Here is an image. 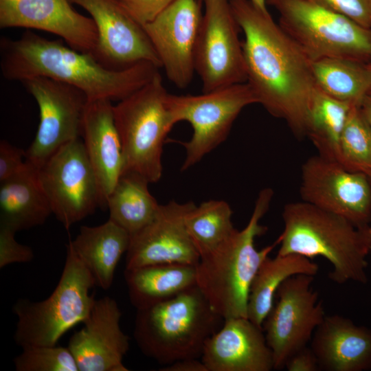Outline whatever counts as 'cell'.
<instances>
[{"label":"cell","instance_id":"13","mask_svg":"<svg viewBox=\"0 0 371 371\" xmlns=\"http://www.w3.org/2000/svg\"><path fill=\"white\" fill-rule=\"evenodd\" d=\"M22 82L39 109L38 129L25 158L38 168L63 146L82 137L89 98L80 89L49 78Z\"/></svg>","mask_w":371,"mask_h":371},{"label":"cell","instance_id":"36","mask_svg":"<svg viewBox=\"0 0 371 371\" xmlns=\"http://www.w3.org/2000/svg\"><path fill=\"white\" fill-rule=\"evenodd\" d=\"M139 24L144 25L157 17L175 0H119Z\"/></svg>","mask_w":371,"mask_h":371},{"label":"cell","instance_id":"42","mask_svg":"<svg viewBox=\"0 0 371 371\" xmlns=\"http://www.w3.org/2000/svg\"><path fill=\"white\" fill-rule=\"evenodd\" d=\"M367 65H368V69H369V70H370V74H371V63H368ZM370 93H371V89H370Z\"/></svg>","mask_w":371,"mask_h":371},{"label":"cell","instance_id":"33","mask_svg":"<svg viewBox=\"0 0 371 371\" xmlns=\"http://www.w3.org/2000/svg\"><path fill=\"white\" fill-rule=\"evenodd\" d=\"M356 23L371 29V0H313Z\"/></svg>","mask_w":371,"mask_h":371},{"label":"cell","instance_id":"43","mask_svg":"<svg viewBox=\"0 0 371 371\" xmlns=\"http://www.w3.org/2000/svg\"><path fill=\"white\" fill-rule=\"evenodd\" d=\"M367 176H368V180H369V181H370V186H371V174L368 175Z\"/></svg>","mask_w":371,"mask_h":371},{"label":"cell","instance_id":"25","mask_svg":"<svg viewBox=\"0 0 371 371\" xmlns=\"http://www.w3.org/2000/svg\"><path fill=\"white\" fill-rule=\"evenodd\" d=\"M196 265L159 263L125 269L131 303L136 309L170 299L196 284Z\"/></svg>","mask_w":371,"mask_h":371},{"label":"cell","instance_id":"30","mask_svg":"<svg viewBox=\"0 0 371 371\" xmlns=\"http://www.w3.org/2000/svg\"><path fill=\"white\" fill-rule=\"evenodd\" d=\"M232 210L223 200H210L194 205L186 217L188 234L200 257L214 251L235 231Z\"/></svg>","mask_w":371,"mask_h":371},{"label":"cell","instance_id":"8","mask_svg":"<svg viewBox=\"0 0 371 371\" xmlns=\"http://www.w3.org/2000/svg\"><path fill=\"white\" fill-rule=\"evenodd\" d=\"M279 25L312 60L340 58L371 63V29L313 0H267Z\"/></svg>","mask_w":371,"mask_h":371},{"label":"cell","instance_id":"12","mask_svg":"<svg viewBox=\"0 0 371 371\" xmlns=\"http://www.w3.org/2000/svg\"><path fill=\"white\" fill-rule=\"evenodd\" d=\"M204 11L198 34L195 72L208 92L246 82L240 30L230 0H203Z\"/></svg>","mask_w":371,"mask_h":371},{"label":"cell","instance_id":"14","mask_svg":"<svg viewBox=\"0 0 371 371\" xmlns=\"http://www.w3.org/2000/svg\"><path fill=\"white\" fill-rule=\"evenodd\" d=\"M301 200L339 215L358 228L371 223V186L368 176L350 171L319 155L301 169Z\"/></svg>","mask_w":371,"mask_h":371},{"label":"cell","instance_id":"11","mask_svg":"<svg viewBox=\"0 0 371 371\" xmlns=\"http://www.w3.org/2000/svg\"><path fill=\"white\" fill-rule=\"evenodd\" d=\"M313 276L298 274L278 288L262 330L271 350L275 370L284 368L287 360L311 342L326 315L319 295L312 287Z\"/></svg>","mask_w":371,"mask_h":371},{"label":"cell","instance_id":"23","mask_svg":"<svg viewBox=\"0 0 371 371\" xmlns=\"http://www.w3.org/2000/svg\"><path fill=\"white\" fill-rule=\"evenodd\" d=\"M130 242V234L109 218L100 225L82 226L69 245L91 272L95 286L106 290L113 284L116 267Z\"/></svg>","mask_w":371,"mask_h":371},{"label":"cell","instance_id":"16","mask_svg":"<svg viewBox=\"0 0 371 371\" xmlns=\"http://www.w3.org/2000/svg\"><path fill=\"white\" fill-rule=\"evenodd\" d=\"M87 10L98 34L95 58L111 69L147 62L161 68L158 56L143 26L119 0H69Z\"/></svg>","mask_w":371,"mask_h":371},{"label":"cell","instance_id":"32","mask_svg":"<svg viewBox=\"0 0 371 371\" xmlns=\"http://www.w3.org/2000/svg\"><path fill=\"white\" fill-rule=\"evenodd\" d=\"M22 349L14 359L16 371H78L68 347L37 346Z\"/></svg>","mask_w":371,"mask_h":371},{"label":"cell","instance_id":"24","mask_svg":"<svg viewBox=\"0 0 371 371\" xmlns=\"http://www.w3.org/2000/svg\"><path fill=\"white\" fill-rule=\"evenodd\" d=\"M27 162L23 172L0 183V224L16 232L43 225L52 214L38 168Z\"/></svg>","mask_w":371,"mask_h":371},{"label":"cell","instance_id":"40","mask_svg":"<svg viewBox=\"0 0 371 371\" xmlns=\"http://www.w3.org/2000/svg\"><path fill=\"white\" fill-rule=\"evenodd\" d=\"M251 1L256 6L263 10H267V0H249Z\"/></svg>","mask_w":371,"mask_h":371},{"label":"cell","instance_id":"19","mask_svg":"<svg viewBox=\"0 0 371 371\" xmlns=\"http://www.w3.org/2000/svg\"><path fill=\"white\" fill-rule=\"evenodd\" d=\"M122 311L109 296L95 300L84 327L69 339L68 348L78 371H128L123 359L129 337L120 326Z\"/></svg>","mask_w":371,"mask_h":371},{"label":"cell","instance_id":"34","mask_svg":"<svg viewBox=\"0 0 371 371\" xmlns=\"http://www.w3.org/2000/svg\"><path fill=\"white\" fill-rule=\"evenodd\" d=\"M16 232L0 224V268L13 264L29 262L34 258V252L29 246L15 239Z\"/></svg>","mask_w":371,"mask_h":371},{"label":"cell","instance_id":"6","mask_svg":"<svg viewBox=\"0 0 371 371\" xmlns=\"http://www.w3.org/2000/svg\"><path fill=\"white\" fill-rule=\"evenodd\" d=\"M95 286L91 272L68 243L64 267L52 294L39 302L19 299L14 304L16 344L22 348L57 345L63 335L89 316L95 301L90 291Z\"/></svg>","mask_w":371,"mask_h":371},{"label":"cell","instance_id":"3","mask_svg":"<svg viewBox=\"0 0 371 371\" xmlns=\"http://www.w3.org/2000/svg\"><path fill=\"white\" fill-rule=\"evenodd\" d=\"M279 255L298 254L326 258L332 265L329 278L337 284L368 282V227L358 228L346 218L307 202L285 205Z\"/></svg>","mask_w":371,"mask_h":371},{"label":"cell","instance_id":"15","mask_svg":"<svg viewBox=\"0 0 371 371\" xmlns=\"http://www.w3.org/2000/svg\"><path fill=\"white\" fill-rule=\"evenodd\" d=\"M203 12L201 0H175L143 26L167 78L178 88L191 82Z\"/></svg>","mask_w":371,"mask_h":371},{"label":"cell","instance_id":"4","mask_svg":"<svg viewBox=\"0 0 371 371\" xmlns=\"http://www.w3.org/2000/svg\"><path fill=\"white\" fill-rule=\"evenodd\" d=\"M273 191L262 190L257 197L249 221L245 228L237 229L222 245L200 257L196 265V285L212 308L224 319L247 317V303L252 280L260 266L280 243L278 239L258 250L257 236L267 228L260 220L267 212Z\"/></svg>","mask_w":371,"mask_h":371},{"label":"cell","instance_id":"37","mask_svg":"<svg viewBox=\"0 0 371 371\" xmlns=\"http://www.w3.org/2000/svg\"><path fill=\"white\" fill-rule=\"evenodd\" d=\"M288 371H317L319 370L317 359L308 346L294 353L286 362Z\"/></svg>","mask_w":371,"mask_h":371},{"label":"cell","instance_id":"38","mask_svg":"<svg viewBox=\"0 0 371 371\" xmlns=\"http://www.w3.org/2000/svg\"><path fill=\"white\" fill-rule=\"evenodd\" d=\"M161 371H207L201 359H185L163 366Z\"/></svg>","mask_w":371,"mask_h":371},{"label":"cell","instance_id":"7","mask_svg":"<svg viewBox=\"0 0 371 371\" xmlns=\"http://www.w3.org/2000/svg\"><path fill=\"white\" fill-rule=\"evenodd\" d=\"M168 95L159 72L113 108L124 158V172L137 174L150 183L161 177L164 144L176 124Z\"/></svg>","mask_w":371,"mask_h":371},{"label":"cell","instance_id":"21","mask_svg":"<svg viewBox=\"0 0 371 371\" xmlns=\"http://www.w3.org/2000/svg\"><path fill=\"white\" fill-rule=\"evenodd\" d=\"M113 108L110 100H89L81 137L98 183L102 207L106 206L107 198L124 170Z\"/></svg>","mask_w":371,"mask_h":371},{"label":"cell","instance_id":"41","mask_svg":"<svg viewBox=\"0 0 371 371\" xmlns=\"http://www.w3.org/2000/svg\"><path fill=\"white\" fill-rule=\"evenodd\" d=\"M368 234L370 237V254H371V225L368 228Z\"/></svg>","mask_w":371,"mask_h":371},{"label":"cell","instance_id":"31","mask_svg":"<svg viewBox=\"0 0 371 371\" xmlns=\"http://www.w3.org/2000/svg\"><path fill=\"white\" fill-rule=\"evenodd\" d=\"M341 164L346 169L371 174V130L360 106H352L340 139Z\"/></svg>","mask_w":371,"mask_h":371},{"label":"cell","instance_id":"2","mask_svg":"<svg viewBox=\"0 0 371 371\" xmlns=\"http://www.w3.org/2000/svg\"><path fill=\"white\" fill-rule=\"evenodd\" d=\"M0 51L1 70L5 78L23 82L35 77L49 78L80 89L89 100L120 101L152 80L159 69L147 62L111 69L91 54L31 30L18 39L2 38Z\"/></svg>","mask_w":371,"mask_h":371},{"label":"cell","instance_id":"35","mask_svg":"<svg viewBox=\"0 0 371 371\" xmlns=\"http://www.w3.org/2000/svg\"><path fill=\"white\" fill-rule=\"evenodd\" d=\"M25 150L3 139L0 142V183L16 177L28 166Z\"/></svg>","mask_w":371,"mask_h":371},{"label":"cell","instance_id":"18","mask_svg":"<svg viewBox=\"0 0 371 371\" xmlns=\"http://www.w3.org/2000/svg\"><path fill=\"white\" fill-rule=\"evenodd\" d=\"M69 0H0V27H25L53 33L71 47L95 56L98 44L91 18L76 12Z\"/></svg>","mask_w":371,"mask_h":371},{"label":"cell","instance_id":"29","mask_svg":"<svg viewBox=\"0 0 371 371\" xmlns=\"http://www.w3.org/2000/svg\"><path fill=\"white\" fill-rule=\"evenodd\" d=\"M352 106L316 87L309 107L306 136L317 149V155L341 164L340 139Z\"/></svg>","mask_w":371,"mask_h":371},{"label":"cell","instance_id":"22","mask_svg":"<svg viewBox=\"0 0 371 371\" xmlns=\"http://www.w3.org/2000/svg\"><path fill=\"white\" fill-rule=\"evenodd\" d=\"M319 364L326 371L371 370V329L339 315L325 316L310 342Z\"/></svg>","mask_w":371,"mask_h":371},{"label":"cell","instance_id":"28","mask_svg":"<svg viewBox=\"0 0 371 371\" xmlns=\"http://www.w3.org/2000/svg\"><path fill=\"white\" fill-rule=\"evenodd\" d=\"M317 88L337 100L360 106L371 89V74L366 63L340 58L312 61Z\"/></svg>","mask_w":371,"mask_h":371},{"label":"cell","instance_id":"39","mask_svg":"<svg viewBox=\"0 0 371 371\" xmlns=\"http://www.w3.org/2000/svg\"><path fill=\"white\" fill-rule=\"evenodd\" d=\"M360 109L371 130V93L364 98Z\"/></svg>","mask_w":371,"mask_h":371},{"label":"cell","instance_id":"5","mask_svg":"<svg viewBox=\"0 0 371 371\" xmlns=\"http://www.w3.org/2000/svg\"><path fill=\"white\" fill-rule=\"evenodd\" d=\"M136 310V344L145 356L163 366L201 359L206 341L225 320L196 284L165 301Z\"/></svg>","mask_w":371,"mask_h":371},{"label":"cell","instance_id":"10","mask_svg":"<svg viewBox=\"0 0 371 371\" xmlns=\"http://www.w3.org/2000/svg\"><path fill=\"white\" fill-rule=\"evenodd\" d=\"M38 174L52 214L65 229L102 207L98 183L82 138L56 150L38 168Z\"/></svg>","mask_w":371,"mask_h":371},{"label":"cell","instance_id":"27","mask_svg":"<svg viewBox=\"0 0 371 371\" xmlns=\"http://www.w3.org/2000/svg\"><path fill=\"white\" fill-rule=\"evenodd\" d=\"M148 183L137 174L124 172L107 198L109 219L131 236L146 225L159 207Z\"/></svg>","mask_w":371,"mask_h":371},{"label":"cell","instance_id":"20","mask_svg":"<svg viewBox=\"0 0 371 371\" xmlns=\"http://www.w3.org/2000/svg\"><path fill=\"white\" fill-rule=\"evenodd\" d=\"M201 361L207 371H270L271 350L262 328L247 317L224 320L205 342Z\"/></svg>","mask_w":371,"mask_h":371},{"label":"cell","instance_id":"17","mask_svg":"<svg viewBox=\"0 0 371 371\" xmlns=\"http://www.w3.org/2000/svg\"><path fill=\"white\" fill-rule=\"evenodd\" d=\"M194 205L175 201L160 205L152 220L131 236L125 269L159 263L196 265L200 256L186 225V217Z\"/></svg>","mask_w":371,"mask_h":371},{"label":"cell","instance_id":"1","mask_svg":"<svg viewBox=\"0 0 371 371\" xmlns=\"http://www.w3.org/2000/svg\"><path fill=\"white\" fill-rule=\"evenodd\" d=\"M230 3L244 34L246 82L258 104L286 122L296 137H304L316 89L312 60L268 10L249 0H230Z\"/></svg>","mask_w":371,"mask_h":371},{"label":"cell","instance_id":"9","mask_svg":"<svg viewBox=\"0 0 371 371\" xmlns=\"http://www.w3.org/2000/svg\"><path fill=\"white\" fill-rule=\"evenodd\" d=\"M258 103L249 85L241 82L201 95L169 93L168 104L176 124L186 121L192 128L190 140L181 142L186 170L223 142L238 115L246 106Z\"/></svg>","mask_w":371,"mask_h":371},{"label":"cell","instance_id":"26","mask_svg":"<svg viewBox=\"0 0 371 371\" xmlns=\"http://www.w3.org/2000/svg\"><path fill=\"white\" fill-rule=\"evenodd\" d=\"M318 265L298 254H277L267 257L260 266L250 286L247 318L262 328L263 322L271 310L274 297L281 284L287 278L298 275L315 276Z\"/></svg>","mask_w":371,"mask_h":371}]
</instances>
